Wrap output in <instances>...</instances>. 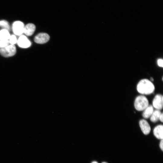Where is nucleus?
<instances>
[{"mask_svg": "<svg viewBox=\"0 0 163 163\" xmlns=\"http://www.w3.org/2000/svg\"><path fill=\"white\" fill-rule=\"evenodd\" d=\"M136 88L139 93L143 94L148 95L154 91L155 87L151 81L147 79H143L138 82Z\"/></svg>", "mask_w": 163, "mask_h": 163, "instance_id": "f257e3e1", "label": "nucleus"}, {"mask_svg": "<svg viewBox=\"0 0 163 163\" xmlns=\"http://www.w3.org/2000/svg\"><path fill=\"white\" fill-rule=\"evenodd\" d=\"M149 105L147 98L144 95H139L135 99L134 106L135 109L138 111H143Z\"/></svg>", "mask_w": 163, "mask_h": 163, "instance_id": "f03ea898", "label": "nucleus"}, {"mask_svg": "<svg viewBox=\"0 0 163 163\" xmlns=\"http://www.w3.org/2000/svg\"><path fill=\"white\" fill-rule=\"evenodd\" d=\"M16 52V48L14 45H9L5 47L0 48V54L5 57L12 56L15 54Z\"/></svg>", "mask_w": 163, "mask_h": 163, "instance_id": "7ed1b4c3", "label": "nucleus"}, {"mask_svg": "<svg viewBox=\"0 0 163 163\" xmlns=\"http://www.w3.org/2000/svg\"><path fill=\"white\" fill-rule=\"evenodd\" d=\"M24 25L23 22L20 21L14 22L12 25V29L16 35L21 36L24 32Z\"/></svg>", "mask_w": 163, "mask_h": 163, "instance_id": "20e7f679", "label": "nucleus"}, {"mask_svg": "<svg viewBox=\"0 0 163 163\" xmlns=\"http://www.w3.org/2000/svg\"><path fill=\"white\" fill-rule=\"evenodd\" d=\"M152 105L157 110H161L163 108V97L161 94H157L154 97L152 101Z\"/></svg>", "mask_w": 163, "mask_h": 163, "instance_id": "39448f33", "label": "nucleus"}, {"mask_svg": "<svg viewBox=\"0 0 163 163\" xmlns=\"http://www.w3.org/2000/svg\"><path fill=\"white\" fill-rule=\"evenodd\" d=\"M17 43L19 47L23 48L29 47L31 44L30 41L24 35H21L19 37Z\"/></svg>", "mask_w": 163, "mask_h": 163, "instance_id": "423d86ee", "label": "nucleus"}, {"mask_svg": "<svg viewBox=\"0 0 163 163\" xmlns=\"http://www.w3.org/2000/svg\"><path fill=\"white\" fill-rule=\"evenodd\" d=\"M50 38L49 36L46 33H41L37 34L34 38V41L38 44H44L47 42Z\"/></svg>", "mask_w": 163, "mask_h": 163, "instance_id": "0eeeda50", "label": "nucleus"}, {"mask_svg": "<svg viewBox=\"0 0 163 163\" xmlns=\"http://www.w3.org/2000/svg\"><path fill=\"white\" fill-rule=\"evenodd\" d=\"M139 125L143 133L145 135L149 134L151 130L150 126L148 122L144 119L139 121Z\"/></svg>", "mask_w": 163, "mask_h": 163, "instance_id": "6e6552de", "label": "nucleus"}, {"mask_svg": "<svg viewBox=\"0 0 163 163\" xmlns=\"http://www.w3.org/2000/svg\"><path fill=\"white\" fill-rule=\"evenodd\" d=\"M36 29V26L32 23H29L24 26V32L27 36H31L34 33Z\"/></svg>", "mask_w": 163, "mask_h": 163, "instance_id": "1a4fd4ad", "label": "nucleus"}, {"mask_svg": "<svg viewBox=\"0 0 163 163\" xmlns=\"http://www.w3.org/2000/svg\"><path fill=\"white\" fill-rule=\"evenodd\" d=\"M153 133L158 139H162L163 138V126L159 125L155 126L153 130Z\"/></svg>", "mask_w": 163, "mask_h": 163, "instance_id": "9d476101", "label": "nucleus"}, {"mask_svg": "<svg viewBox=\"0 0 163 163\" xmlns=\"http://www.w3.org/2000/svg\"><path fill=\"white\" fill-rule=\"evenodd\" d=\"M154 108L152 106L149 105L143 111L142 117L145 119L150 117L154 111Z\"/></svg>", "mask_w": 163, "mask_h": 163, "instance_id": "9b49d317", "label": "nucleus"}, {"mask_svg": "<svg viewBox=\"0 0 163 163\" xmlns=\"http://www.w3.org/2000/svg\"><path fill=\"white\" fill-rule=\"evenodd\" d=\"M161 113L160 110H154L152 114L150 117V120L152 122H156L159 120L160 116Z\"/></svg>", "mask_w": 163, "mask_h": 163, "instance_id": "f8f14e48", "label": "nucleus"}, {"mask_svg": "<svg viewBox=\"0 0 163 163\" xmlns=\"http://www.w3.org/2000/svg\"><path fill=\"white\" fill-rule=\"evenodd\" d=\"M10 36L7 30L2 29L0 30V40H8Z\"/></svg>", "mask_w": 163, "mask_h": 163, "instance_id": "ddd939ff", "label": "nucleus"}, {"mask_svg": "<svg viewBox=\"0 0 163 163\" xmlns=\"http://www.w3.org/2000/svg\"><path fill=\"white\" fill-rule=\"evenodd\" d=\"M0 26L2 27L3 29H5L9 31L10 27L8 22L5 20L0 21Z\"/></svg>", "mask_w": 163, "mask_h": 163, "instance_id": "4468645a", "label": "nucleus"}, {"mask_svg": "<svg viewBox=\"0 0 163 163\" xmlns=\"http://www.w3.org/2000/svg\"><path fill=\"white\" fill-rule=\"evenodd\" d=\"M8 40L9 43L14 45L17 43V40L15 35H11Z\"/></svg>", "mask_w": 163, "mask_h": 163, "instance_id": "2eb2a0df", "label": "nucleus"}, {"mask_svg": "<svg viewBox=\"0 0 163 163\" xmlns=\"http://www.w3.org/2000/svg\"><path fill=\"white\" fill-rule=\"evenodd\" d=\"M8 40H0V48L5 47L9 45Z\"/></svg>", "mask_w": 163, "mask_h": 163, "instance_id": "dca6fc26", "label": "nucleus"}, {"mask_svg": "<svg viewBox=\"0 0 163 163\" xmlns=\"http://www.w3.org/2000/svg\"><path fill=\"white\" fill-rule=\"evenodd\" d=\"M158 65L160 67H163V60L162 59H159L157 61Z\"/></svg>", "mask_w": 163, "mask_h": 163, "instance_id": "f3484780", "label": "nucleus"}, {"mask_svg": "<svg viewBox=\"0 0 163 163\" xmlns=\"http://www.w3.org/2000/svg\"><path fill=\"white\" fill-rule=\"evenodd\" d=\"M159 146L161 149L162 150V151L163 150V139H161V140L160 141V144H159Z\"/></svg>", "mask_w": 163, "mask_h": 163, "instance_id": "a211bd4d", "label": "nucleus"}, {"mask_svg": "<svg viewBox=\"0 0 163 163\" xmlns=\"http://www.w3.org/2000/svg\"><path fill=\"white\" fill-rule=\"evenodd\" d=\"M159 120L162 122L163 121V114L162 113H161L160 116Z\"/></svg>", "mask_w": 163, "mask_h": 163, "instance_id": "6ab92c4d", "label": "nucleus"}, {"mask_svg": "<svg viewBox=\"0 0 163 163\" xmlns=\"http://www.w3.org/2000/svg\"><path fill=\"white\" fill-rule=\"evenodd\" d=\"M153 79L152 78H151V81H153Z\"/></svg>", "mask_w": 163, "mask_h": 163, "instance_id": "aec40b11", "label": "nucleus"}, {"mask_svg": "<svg viewBox=\"0 0 163 163\" xmlns=\"http://www.w3.org/2000/svg\"><path fill=\"white\" fill-rule=\"evenodd\" d=\"M92 163H98L96 161H93V162Z\"/></svg>", "mask_w": 163, "mask_h": 163, "instance_id": "412c9836", "label": "nucleus"}, {"mask_svg": "<svg viewBox=\"0 0 163 163\" xmlns=\"http://www.w3.org/2000/svg\"><path fill=\"white\" fill-rule=\"evenodd\" d=\"M103 163H105V162H103Z\"/></svg>", "mask_w": 163, "mask_h": 163, "instance_id": "4be33fe9", "label": "nucleus"}]
</instances>
